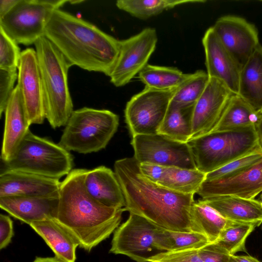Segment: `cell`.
Segmentation results:
<instances>
[{
  "mask_svg": "<svg viewBox=\"0 0 262 262\" xmlns=\"http://www.w3.org/2000/svg\"><path fill=\"white\" fill-rule=\"evenodd\" d=\"M262 160V150H258L239 158L206 174L207 181L227 177L244 170Z\"/></svg>",
  "mask_w": 262,
  "mask_h": 262,
  "instance_id": "cell-33",
  "label": "cell"
},
{
  "mask_svg": "<svg viewBox=\"0 0 262 262\" xmlns=\"http://www.w3.org/2000/svg\"><path fill=\"white\" fill-rule=\"evenodd\" d=\"M206 174L198 169L169 167L167 176L161 186L186 194L197 193Z\"/></svg>",
  "mask_w": 262,
  "mask_h": 262,
  "instance_id": "cell-30",
  "label": "cell"
},
{
  "mask_svg": "<svg viewBox=\"0 0 262 262\" xmlns=\"http://www.w3.org/2000/svg\"><path fill=\"white\" fill-rule=\"evenodd\" d=\"M61 182L33 173L6 170L0 174V197L59 196Z\"/></svg>",
  "mask_w": 262,
  "mask_h": 262,
  "instance_id": "cell-17",
  "label": "cell"
},
{
  "mask_svg": "<svg viewBox=\"0 0 262 262\" xmlns=\"http://www.w3.org/2000/svg\"><path fill=\"white\" fill-rule=\"evenodd\" d=\"M202 43L209 78L220 80L233 94L238 95L241 68L224 47L212 27L205 32Z\"/></svg>",
  "mask_w": 262,
  "mask_h": 262,
  "instance_id": "cell-16",
  "label": "cell"
},
{
  "mask_svg": "<svg viewBox=\"0 0 262 262\" xmlns=\"http://www.w3.org/2000/svg\"><path fill=\"white\" fill-rule=\"evenodd\" d=\"M194 105L181 107L170 105L158 134L187 143L192 134Z\"/></svg>",
  "mask_w": 262,
  "mask_h": 262,
  "instance_id": "cell-26",
  "label": "cell"
},
{
  "mask_svg": "<svg viewBox=\"0 0 262 262\" xmlns=\"http://www.w3.org/2000/svg\"><path fill=\"white\" fill-rule=\"evenodd\" d=\"M238 95L262 114V46L259 44L241 69Z\"/></svg>",
  "mask_w": 262,
  "mask_h": 262,
  "instance_id": "cell-23",
  "label": "cell"
},
{
  "mask_svg": "<svg viewBox=\"0 0 262 262\" xmlns=\"http://www.w3.org/2000/svg\"><path fill=\"white\" fill-rule=\"evenodd\" d=\"M5 120L1 151L3 162L9 160L26 135L30 126L22 97L16 85L5 111Z\"/></svg>",
  "mask_w": 262,
  "mask_h": 262,
  "instance_id": "cell-19",
  "label": "cell"
},
{
  "mask_svg": "<svg viewBox=\"0 0 262 262\" xmlns=\"http://www.w3.org/2000/svg\"><path fill=\"white\" fill-rule=\"evenodd\" d=\"M187 143L196 168L205 174L260 149L255 126L211 132Z\"/></svg>",
  "mask_w": 262,
  "mask_h": 262,
  "instance_id": "cell-4",
  "label": "cell"
},
{
  "mask_svg": "<svg viewBox=\"0 0 262 262\" xmlns=\"http://www.w3.org/2000/svg\"><path fill=\"white\" fill-rule=\"evenodd\" d=\"M168 167L149 163H139V169L143 176L149 181L160 185L167 176Z\"/></svg>",
  "mask_w": 262,
  "mask_h": 262,
  "instance_id": "cell-38",
  "label": "cell"
},
{
  "mask_svg": "<svg viewBox=\"0 0 262 262\" xmlns=\"http://www.w3.org/2000/svg\"><path fill=\"white\" fill-rule=\"evenodd\" d=\"M13 222L11 218L3 214L0 215V249L6 248L13 236Z\"/></svg>",
  "mask_w": 262,
  "mask_h": 262,
  "instance_id": "cell-39",
  "label": "cell"
},
{
  "mask_svg": "<svg viewBox=\"0 0 262 262\" xmlns=\"http://www.w3.org/2000/svg\"><path fill=\"white\" fill-rule=\"evenodd\" d=\"M199 252L204 262H229L231 255L215 243H210L199 249Z\"/></svg>",
  "mask_w": 262,
  "mask_h": 262,
  "instance_id": "cell-37",
  "label": "cell"
},
{
  "mask_svg": "<svg viewBox=\"0 0 262 262\" xmlns=\"http://www.w3.org/2000/svg\"><path fill=\"white\" fill-rule=\"evenodd\" d=\"M148 262H204L199 249L163 252L151 258Z\"/></svg>",
  "mask_w": 262,
  "mask_h": 262,
  "instance_id": "cell-35",
  "label": "cell"
},
{
  "mask_svg": "<svg viewBox=\"0 0 262 262\" xmlns=\"http://www.w3.org/2000/svg\"><path fill=\"white\" fill-rule=\"evenodd\" d=\"M89 193L100 204L124 208L125 199L116 175L111 169L100 166L87 170L84 180Z\"/></svg>",
  "mask_w": 262,
  "mask_h": 262,
  "instance_id": "cell-20",
  "label": "cell"
},
{
  "mask_svg": "<svg viewBox=\"0 0 262 262\" xmlns=\"http://www.w3.org/2000/svg\"><path fill=\"white\" fill-rule=\"evenodd\" d=\"M18 77L17 70L0 69V116L5 112L8 102L15 89Z\"/></svg>",
  "mask_w": 262,
  "mask_h": 262,
  "instance_id": "cell-36",
  "label": "cell"
},
{
  "mask_svg": "<svg viewBox=\"0 0 262 262\" xmlns=\"http://www.w3.org/2000/svg\"><path fill=\"white\" fill-rule=\"evenodd\" d=\"M261 117L239 95L233 94L211 132L255 126Z\"/></svg>",
  "mask_w": 262,
  "mask_h": 262,
  "instance_id": "cell-25",
  "label": "cell"
},
{
  "mask_svg": "<svg viewBox=\"0 0 262 262\" xmlns=\"http://www.w3.org/2000/svg\"><path fill=\"white\" fill-rule=\"evenodd\" d=\"M226 220L259 226L262 223V206L258 200L231 195L202 199Z\"/></svg>",
  "mask_w": 262,
  "mask_h": 262,
  "instance_id": "cell-21",
  "label": "cell"
},
{
  "mask_svg": "<svg viewBox=\"0 0 262 262\" xmlns=\"http://www.w3.org/2000/svg\"><path fill=\"white\" fill-rule=\"evenodd\" d=\"M118 116L107 110L84 107L74 110L59 144L68 151L86 154L105 148L119 125Z\"/></svg>",
  "mask_w": 262,
  "mask_h": 262,
  "instance_id": "cell-6",
  "label": "cell"
},
{
  "mask_svg": "<svg viewBox=\"0 0 262 262\" xmlns=\"http://www.w3.org/2000/svg\"><path fill=\"white\" fill-rule=\"evenodd\" d=\"M191 75L176 68L147 64L139 73V78L145 87L166 91L177 89Z\"/></svg>",
  "mask_w": 262,
  "mask_h": 262,
  "instance_id": "cell-28",
  "label": "cell"
},
{
  "mask_svg": "<svg viewBox=\"0 0 262 262\" xmlns=\"http://www.w3.org/2000/svg\"><path fill=\"white\" fill-rule=\"evenodd\" d=\"M175 90L163 91L145 87L130 99L124 116L132 137L158 134Z\"/></svg>",
  "mask_w": 262,
  "mask_h": 262,
  "instance_id": "cell-8",
  "label": "cell"
},
{
  "mask_svg": "<svg viewBox=\"0 0 262 262\" xmlns=\"http://www.w3.org/2000/svg\"><path fill=\"white\" fill-rule=\"evenodd\" d=\"M59 196L0 197V207L13 216L29 225L35 222L56 219Z\"/></svg>",
  "mask_w": 262,
  "mask_h": 262,
  "instance_id": "cell-18",
  "label": "cell"
},
{
  "mask_svg": "<svg viewBox=\"0 0 262 262\" xmlns=\"http://www.w3.org/2000/svg\"><path fill=\"white\" fill-rule=\"evenodd\" d=\"M209 80L206 72L199 70L175 90L170 105L175 106L194 105L205 91Z\"/></svg>",
  "mask_w": 262,
  "mask_h": 262,
  "instance_id": "cell-31",
  "label": "cell"
},
{
  "mask_svg": "<svg viewBox=\"0 0 262 262\" xmlns=\"http://www.w3.org/2000/svg\"><path fill=\"white\" fill-rule=\"evenodd\" d=\"M3 163L2 171H21L59 180L72 170L73 157L59 144L29 130L11 159Z\"/></svg>",
  "mask_w": 262,
  "mask_h": 262,
  "instance_id": "cell-5",
  "label": "cell"
},
{
  "mask_svg": "<svg viewBox=\"0 0 262 262\" xmlns=\"http://www.w3.org/2000/svg\"><path fill=\"white\" fill-rule=\"evenodd\" d=\"M234 223L223 217L202 199L194 201L191 206V231L203 234L210 243L216 242L224 229Z\"/></svg>",
  "mask_w": 262,
  "mask_h": 262,
  "instance_id": "cell-24",
  "label": "cell"
},
{
  "mask_svg": "<svg viewBox=\"0 0 262 262\" xmlns=\"http://www.w3.org/2000/svg\"><path fill=\"white\" fill-rule=\"evenodd\" d=\"M158 36L154 28H146L139 33L120 40L119 52L108 77L116 87L124 86L148 64L156 48Z\"/></svg>",
  "mask_w": 262,
  "mask_h": 262,
  "instance_id": "cell-11",
  "label": "cell"
},
{
  "mask_svg": "<svg viewBox=\"0 0 262 262\" xmlns=\"http://www.w3.org/2000/svg\"><path fill=\"white\" fill-rule=\"evenodd\" d=\"M261 2H262V1H261Z\"/></svg>",
  "mask_w": 262,
  "mask_h": 262,
  "instance_id": "cell-45",
  "label": "cell"
},
{
  "mask_svg": "<svg viewBox=\"0 0 262 262\" xmlns=\"http://www.w3.org/2000/svg\"><path fill=\"white\" fill-rule=\"evenodd\" d=\"M131 145L134 150V157L139 163L197 169L187 143L156 134L133 136Z\"/></svg>",
  "mask_w": 262,
  "mask_h": 262,
  "instance_id": "cell-10",
  "label": "cell"
},
{
  "mask_svg": "<svg viewBox=\"0 0 262 262\" xmlns=\"http://www.w3.org/2000/svg\"><path fill=\"white\" fill-rule=\"evenodd\" d=\"M209 243L205 235L192 231H174L158 226L156 232V244L162 252L199 249Z\"/></svg>",
  "mask_w": 262,
  "mask_h": 262,
  "instance_id": "cell-27",
  "label": "cell"
},
{
  "mask_svg": "<svg viewBox=\"0 0 262 262\" xmlns=\"http://www.w3.org/2000/svg\"><path fill=\"white\" fill-rule=\"evenodd\" d=\"M42 82L46 119L53 128L65 126L73 110L68 83L72 66L45 36L34 43Z\"/></svg>",
  "mask_w": 262,
  "mask_h": 262,
  "instance_id": "cell-3",
  "label": "cell"
},
{
  "mask_svg": "<svg viewBox=\"0 0 262 262\" xmlns=\"http://www.w3.org/2000/svg\"><path fill=\"white\" fill-rule=\"evenodd\" d=\"M17 84L30 125L42 124L46 119L41 76L35 50L21 53Z\"/></svg>",
  "mask_w": 262,
  "mask_h": 262,
  "instance_id": "cell-13",
  "label": "cell"
},
{
  "mask_svg": "<svg viewBox=\"0 0 262 262\" xmlns=\"http://www.w3.org/2000/svg\"><path fill=\"white\" fill-rule=\"evenodd\" d=\"M114 172L125 199V211L165 229L191 232L194 194L178 192L149 181L140 172L139 163L134 157L117 160Z\"/></svg>",
  "mask_w": 262,
  "mask_h": 262,
  "instance_id": "cell-1",
  "label": "cell"
},
{
  "mask_svg": "<svg viewBox=\"0 0 262 262\" xmlns=\"http://www.w3.org/2000/svg\"><path fill=\"white\" fill-rule=\"evenodd\" d=\"M262 192V160L251 167L230 176L205 180L197 194L202 199L231 195L254 199Z\"/></svg>",
  "mask_w": 262,
  "mask_h": 262,
  "instance_id": "cell-15",
  "label": "cell"
},
{
  "mask_svg": "<svg viewBox=\"0 0 262 262\" xmlns=\"http://www.w3.org/2000/svg\"><path fill=\"white\" fill-rule=\"evenodd\" d=\"M233 94L220 80L209 78L205 91L193 107L190 140L212 131Z\"/></svg>",
  "mask_w": 262,
  "mask_h": 262,
  "instance_id": "cell-14",
  "label": "cell"
},
{
  "mask_svg": "<svg viewBox=\"0 0 262 262\" xmlns=\"http://www.w3.org/2000/svg\"><path fill=\"white\" fill-rule=\"evenodd\" d=\"M45 36L72 66L108 76L119 54L120 40L93 24L60 9L52 14Z\"/></svg>",
  "mask_w": 262,
  "mask_h": 262,
  "instance_id": "cell-2",
  "label": "cell"
},
{
  "mask_svg": "<svg viewBox=\"0 0 262 262\" xmlns=\"http://www.w3.org/2000/svg\"><path fill=\"white\" fill-rule=\"evenodd\" d=\"M212 28L241 69L260 44L257 28L242 17L234 15L221 17Z\"/></svg>",
  "mask_w": 262,
  "mask_h": 262,
  "instance_id": "cell-12",
  "label": "cell"
},
{
  "mask_svg": "<svg viewBox=\"0 0 262 262\" xmlns=\"http://www.w3.org/2000/svg\"><path fill=\"white\" fill-rule=\"evenodd\" d=\"M259 147L262 150V117L255 126Z\"/></svg>",
  "mask_w": 262,
  "mask_h": 262,
  "instance_id": "cell-42",
  "label": "cell"
},
{
  "mask_svg": "<svg viewBox=\"0 0 262 262\" xmlns=\"http://www.w3.org/2000/svg\"><path fill=\"white\" fill-rule=\"evenodd\" d=\"M258 201V202L260 203V204L262 206V193H261V194L260 195L259 197V199L258 200H257Z\"/></svg>",
  "mask_w": 262,
  "mask_h": 262,
  "instance_id": "cell-44",
  "label": "cell"
},
{
  "mask_svg": "<svg viewBox=\"0 0 262 262\" xmlns=\"http://www.w3.org/2000/svg\"><path fill=\"white\" fill-rule=\"evenodd\" d=\"M18 0H0V17L6 14Z\"/></svg>",
  "mask_w": 262,
  "mask_h": 262,
  "instance_id": "cell-40",
  "label": "cell"
},
{
  "mask_svg": "<svg viewBox=\"0 0 262 262\" xmlns=\"http://www.w3.org/2000/svg\"><path fill=\"white\" fill-rule=\"evenodd\" d=\"M158 227L141 216L129 213L126 221L115 231L110 252L126 255L136 262H148L162 252L156 244Z\"/></svg>",
  "mask_w": 262,
  "mask_h": 262,
  "instance_id": "cell-9",
  "label": "cell"
},
{
  "mask_svg": "<svg viewBox=\"0 0 262 262\" xmlns=\"http://www.w3.org/2000/svg\"><path fill=\"white\" fill-rule=\"evenodd\" d=\"M256 226L253 224L234 223L226 227L214 243L230 255L247 252L246 241Z\"/></svg>",
  "mask_w": 262,
  "mask_h": 262,
  "instance_id": "cell-32",
  "label": "cell"
},
{
  "mask_svg": "<svg viewBox=\"0 0 262 262\" xmlns=\"http://www.w3.org/2000/svg\"><path fill=\"white\" fill-rule=\"evenodd\" d=\"M30 226L43 239L56 257L65 262H75L76 250L79 243L56 219L35 222Z\"/></svg>",
  "mask_w": 262,
  "mask_h": 262,
  "instance_id": "cell-22",
  "label": "cell"
},
{
  "mask_svg": "<svg viewBox=\"0 0 262 262\" xmlns=\"http://www.w3.org/2000/svg\"><path fill=\"white\" fill-rule=\"evenodd\" d=\"M70 1L18 0L0 17V28L17 44H34L45 36L46 26L53 12Z\"/></svg>",
  "mask_w": 262,
  "mask_h": 262,
  "instance_id": "cell-7",
  "label": "cell"
},
{
  "mask_svg": "<svg viewBox=\"0 0 262 262\" xmlns=\"http://www.w3.org/2000/svg\"><path fill=\"white\" fill-rule=\"evenodd\" d=\"M21 53L18 44L0 28V69L17 70Z\"/></svg>",
  "mask_w": 262,
  "mask_h": 262,
  "instance_id": "cell-34",
  "label": "cell"
},
{
  "mask_svg": "<svg viewBox=\"0 0 262 262\" xmlns=\"http://www.w3.org/2000/svg\"><path fill=\"white\" fill-rule=\"evenodd\" d=\"M33 262H65L57 257H37Z\"/></svg>",
  "mask_w": 262,
  "mask_h": 262,
  "instance_id": "cell-43",
  "label": "cell"
},
{
  "mask_svg": "<svg viewBox=\"0 0 262 262\" xmlns=\"http://www.w3.org/2000/svg\"><path fill=\"white\" fill-rule=\"evenodd\" d=\"M229 262H260L255 258L250 255H231Z\"/></svg>",
  "mask_w": 262,
  "mask_h": 262,
  "instance_id": "cell-41",
  "label": "cell"
},
{
  "mask_svg": "<svg viewBox=\"0 0 262 262\" xmlns=\"http://www.w3.org/2000/svg\"><path fill=\"white\" fill-rule=\"evenodd\" d=\"M204 0H118V9L141 19H146L162 12L186 3H204Z\"/></svg>",
  "mask_w": 262,
  "mask_h": 262,
  "instance_id": "cell-29",
  "label": "cell"
}]
</instances>
